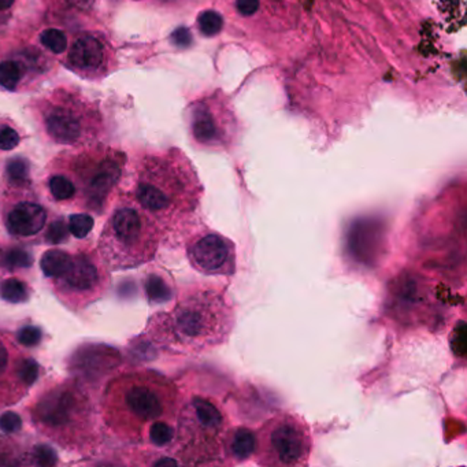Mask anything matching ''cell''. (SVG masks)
<instances>
[{
    "label": "cell",
    "instance_id": "obj_1",
    "mask_svg": "<svg viewBox=\"0 0 467 467\" xmlns=\"http://www.w3.org/2000/svg\"><path fill=\"white\" fill-rule=\"evenodd\" d=\"M234 324V306L225 287L193 284L179 292L170 311L148 321L147 333L161 346L202 353L225 344Z\"/></svg>",
    "mask_w": 467,
    "mask_h": 467
},
{
    "label": "cell",
    "instance_id": "obj_2",
    "mask_svg": "<svg viewBox=\"0 0 467 467\" xmlns=\"http://www.w3.org/2000/svg\"><path fill=\"white\" fill-rule=\"evenodd\" d=\"M204 188L178 148L144 155L134 168L129 195L164 231L186 228L200 207Z\"/></svg>",
    "mask_w": 467,
    "mask_h": 467
},
{
    "label": "cell",
    "instance_id": "obj_3",
    "mask_svg": "<svg viewBox=\"0 0 467 467\" xmlns=\"http://www.w3.org/2000/svg\"><path fill=\"white\" fill-rule=\"evenodd\" d=\"M179 406L181 395L173 380L155 370H136L107 382L100 399V416L121 441L141 444L151 423L175 422Z\"/></svg>",
    "mask_w": 467,
    "mask_h": 467
},
{
    "label": "cell",
    "instance_id": "obj_4",
    "mask_svg": "<svg viewBox=\"0 0 467 467\" xmlns=\"http://www.w3.org/2000/svg\"><path fill=\"white\" fill-rule=\"evenodd\" d=\"M26 409L37 432L64 450L88 455L102 443L96 411L77 380H60L47 385Z\"/></svg>",
    "mask_w": 467,
    "mask_h": 467
},
{
    "label": "cell",
    "instance_id": "obj_5",
    "mask_svg": "<svg viewBox=\"0 0 467 467\" xmlns=\"http://www.w3.org/2000/svg\"><path fill=\"white\" fill-rule=\"evenodd\" d=\"M164 236L161 227L130 196H125L109 215L98 249L110 270L133 269L155 258Z\"/></svg>",
    "mask_w": 467,
    "mask_h": 467
},
{
    "label": "cell",
    "instance_id": "obj_6",
    "mask_svg": "<svg viewBox=\"0 0 467 467\" xmlns=\"http://www.w3.org/2000/svg\"><path fill=\"white\" fill-rule=\"evenodd\" d=\"M231 423L211 399L191 396L181 403L169 451L179 465H224V440Z\"/></svg>",
    "mask_w": 467,
    "mask_h": 467
},
{
    "label": "cell",
    "instance_id": "obj_7",
    "mask_svg": "<svg viewBox=\"0 0 467 467\" xmlns=\"http://www.w3.org/2000/svg\"><path fill=\"white\" fill-rule=\"evenodd\" d=\"M126 165L123 152L105 147H91L78 152L62 154L50 165L71 181L74 206L94 214H103L117 189Z\"/></svg>",
    "mask_w": 467,
    "mask_h": 467
},
{
    "label": "cell",
    "instance_id": "obj_8",
    "mask_svg": "<svg viewBox=\"0 0 467 467\" xmlns=\"http://www.w3.org/2000/svg\"><path fill=\"white\" fill-rule=\"evenodd\" d=\"M40 267L55 296L73 311L100 299L110 285L109 267L91 248L77 252L51 248L43 254Z\"/></svg>",
    "mask_w": 467,
    "mask_h": 467
},
{
    "label": "cell",
    "instance_id": "obj_9",
    "mask_svg": "<svg viewBox=\"0 0 467 467\" xmlns=\"http://www.w3.org/2000/svg\"><path fill=\"white\" fill-rule=\"evenodd\" d=\"M39 119L50 140L63 146H81L102 132V114L80 92L58 88L36 105Z\"/></svg>",
    "mask_w": 467,
    "mask_h": 467
},
{
    "label": "cell",
    "instance_id": "obj_10",
    "mask_svg": "<svg viewBox=\"0 0 467 467\" xmlns=\"http://www.w3.org/2000/svg\"><path fill=\"white\" fill-rule=\"evenodd\" d=\"M254 462L262 467L308 466L312 451L311 429L300 415L283 411L255 432Z\"/></svg>",
    "mask_w": 467,
    "mask_h": 467
},
{
    "label": "cell",
    "instance_id": "obj_11",
    "mask_svg": "<svg viewBox=\"0 0 467 467\" xmlns=\"http://www.w3.org/2000/svg\"><path fill=\"white\" fill-rule=\"evenodd\" d=\"M391 227L381 215H360L351 221L343 237L344 259L359 272H373L389 251Z\"/></svg>",
    "mask_w": 467,
    "mask_h": 467
},
{
    "label": "cell",
    "instance_id": "obj_12",
    "mask_svg": "<svg viewBox=\"0 0 467 467\" xmlns=\"http://www.w3.org/2000/svg\"><path fill=\"white\" fill-rule=\"evenodd\" d=\"M189 129L196 144L209 150H228L234 143L237 119L220 92L196 100L189 110Z\"/></svg>",
    "mask_w": 467,
    "mask_h": 467
},
{
    "label": "cell",
    "instance_id": "obj_13",
    "mask_svg": "<svg viewBox=\"0 0 467 467\" xmlns=\"http://www.w3.org/2000/svg\"><path fill=\"white\" fill-rule=\"evenodd\" d=\"M40 376L39 363L0 332V409L18 403Z\"/></svg>",
    "mask_w": 467,
    "mask_h": 467
},
{
    "label": "cell",
    "instance_id": "obj_14",
    "mask_svg": "<svg viewBox=\"0 0 467 467\" xmlns=\"http://www.w3.org/2000/svg\"><path fill=\"white\" fill-rule=\"evenodd\" d=\"M186 256L191 266L204 276L231 277L237 269L234 241L207 228L189 237L186 241Z\"/></svg>",
    "mask_w": 467,
    "mask_h": 467
},
{
    "label": "cell",
    "instance_id": "obj_15",
    "mask_svg": "<svg viewBox=\"0 0 467 467\" xmlns=\"http://www.w3.org/2000/svg\"><path fill=\"white\" fill-rule=\"evenodd\" d=\"M113 59L112 46L105 37L94 33H81L67 47L64 64L84 78H96L110 70Z\"/></svg>",
    "mask_w": 467,
    "mask_h": 467
},
{
    "label": "cell",
    "instance_id": "obj_16",
    "mask_svg": "<svg viewBox=\"0 0 467 467\" xmlns=\"http://www.w3.org/2000/svg\"><path fill=\"white\" fill-rule=\"evenodd\" d=\"M430 288L415 274L403 273L395 279L388 288L387 310L389 317L402 324H412L421 319V314L432 304Z\"/></svg>",
    "mask_w": 467,
    "mask_h": 467
},
{
    "label": "cell",
    "instance_id": "obj_17",
    "mask_svg": "<svg viewBox=\"0 0 467 467\" xmlns=\"http://www.w3.org/2000/svg\"><path fill=\"white\" fill-rule=\"evenodd\" d=\"M47 209L30 199L12 202L4 210L3 221L10 236L18 240L33 238L47 227Z\"/></svg>",
    "mask_w": 467,
    "mask_h": 467
},
{
    "label": "cell",
    "instance_id": "obj_18",
    "mask_svg": "<svg viewBox=\"0 0 467 467\" xmlns=\"http://www.w3.org/2000/svg\"><path fill=\"white\" fill-rule=\"evenodd\" d=\"M255 432L247 426H229L224 440V465H240L252 458Z\"/></svg>",
    "mask_w": 467,
    "mask_h": 467
},
{
    "label": "cell",
    "instance_id": "obj_19",
    "mask_svg": "<svg viewBox=\"0 0 467 467\" xmlns=\"http://www.w3.org/2000/svg\"><path fill=\"white\" fill-rule=\"evenodd\" d=\"M29 67L24 60L18 58H6L0 60V88L14 92L17 91L28 73Z\"/></svg>",
    "mask_w": 467,
    "mask_h": 467
},
{
    "label": "cell",
    "instance_id": "obj_20",
    "mask_svg": "<svg viewBox=\"0 0 467 467\" xmlns=\"http://www.w3.org/2000/svg\"><path fill=\"white\" fill-rule=\"evenodd\" d=\"M144 291H146L148 301L152 304L166 303L175 294L173 283H170V280L165 274L157 273V272L146 276Z\"/></svg>",
    "mask_w": 467,
    "mask_h": 467
},
{
    "label": "cell",
    "instance_id": "obj_21",
    "mask_svg": "<svg viewBox=\"0 0 467 467\" xmlns=\"http://www.w3.org/2000/svg\"><path fill=\"white\" fill-rule=\"evenodd\" d=\"M6 181L12 191H24L30 185V168L26 159L12 158L6 166Z\"/></svg>",
    "mask_w": 467,
    "mask_h": 467
},
{
    "label": "cell",
    "instance_id": "obj_22",
    "mask_svg": "<svg viewBox=\"0 0 467 467\" xmlns=\"http://www.w3.org/2000/svg\"><path fill=\"white\" fill-rule=\"evenodd\" d=\"M175 437V422L157 421L147 429L146 441L157 448H170Z\"/></svg>",
    "mask_w": 467,
    "mask_h": 467
},
{
    "label": "cell",
    "instance_id": "obj_23",
    "mask_svg": "<svg viewBox=\"0 0 467 467\" xmlns=\"http://www.w3.org/2000/svg\"><path fill=\"white\" fill-rule=\"evenodd\" d=\"M0 297L12 304L25 303L30 297V288L24 280L18 277H8L0 283Z\"/></svg>",
    "mask_w": 467,
    "mask_h": 467
},
{
    "label": "cell",
    "instance_id": "obj_24",
    "mask_svg": "<svg viewBox=\"0 0 467 467\" xmlns=\"http://www.w3.org/2000/svg\"><path fill=\"white\" fill-rule=\"evenodd\" d=\"M0 265L7 270L29 269L33 265V256L25 248L10 247L0 252Z\"/></svg>",
    "mask_w": 467,
    "mask_h": 467
},
{
    "label": "cell",
    "instance_id": "obj_25",
    "mask_svg": "<svg viewBox=\"0 0 467 467\" xmlns=\"http://www.w3.org/2000/svg\"><path fill=\"white\" fill-rule=\"evenodd\" d=\"M40 43L44 49L55 55H62L69 47L67 36L57 28H47L40 33Z\"/></svg>",
    "mask_w": 467,
    "mask_h": 467
},
{
    "label": "cell",
    "instance_id": "obj_26",
    "mask_svg": "<svg viewBox=\"0 0 467 467\" xmlns=\"http://www.w3.org/2000/svg\"><path fill=\"white\" fill-rule=\"evenodd\" d=\"M197 28L202 35L211 37L218 35L224 28V18L220 12L214 10H207L200 12L197 18Z\"/></svg>",
    "mask_w": 467,
    "mask_h": 467
},
{
    "label": "cell",
    "instance_id": "obj_27",
    "mask_svg": "<svg viewBox=\"0 0 467 467\" xmlns=\"http://www.w3.org/2000/svg\"><path fill=\"white\" fill-rule=\"evenodd\" d=\"M95 221L89 213H78L71 214L67 220L69 234H73L76 238H85L94 229Z\"/></svg>",
    "mask_w": 467,
    "mask_h": 467
},
{
    "label": "cell",
    "instance_id": "obj_28",
    "mask_svg": "<svg viewBox=\"0 0 467 467\" xmlns=\"http://www.w3.org/2000/svg\"><path fill=\"white\" fill-rule=\"evenodd\" d=\"M28 458V464L35 466H55L58 464V455L55 450L46 444L35 446Z\"/></svg>",
    "mask_w": 467,
    "mask_h": 467
},
{
    "label": "cell",
    "instance_id": "obj_29",
    "mask_svg": "<svg viewBox=\"0 0 467 467\" xmlns=\"http://www.w3.org/2000/svg\"><path fill=\"white\" fill-rule=\"evenodd\" d=\"M15 339L21 346L35 349L43 340V331L36 325H24L15 333Z\"/></svg>",
    "mask_w": 467,
    "mask_h": 467
},
{
    "label": "cell",
    "instance_id": "obj_30",
    "mask_svg": "<svg viewBox=\"0 0 467 467\" xmlns=\"http://www.w3.org/2000/svg\"><path fill=\"white\" fill-rule=\"evenodd\" d=\"M69 229H67V224L62 220H54L46 229V234H44V240L50 244H60L63 241H66L69 238Z\"/></svg>",
    "mask_w": 467,
    "mask_h": 467
},
{
    "label": "cell",
    "instance_id": "obj_31",
    "mask_svg": "<svg viewBox=\"0 0 467 467\" xmlns=\"http://www.w3.org/2000/svg\"><path fill=\"white\" fill-rule=\"evenodd\" d=\"M22 429V418L14 411H6L0 415V430L4 434H15Z\"/></svg>",
    "mask_w": 467,
    "mask_h": 467
},
{
    "label": "cell",
    "instance_id": "obj_32",
    "mask_svg": "<svg viewBox=\"0 0 467 467\" xmlns=\"http://www.w3.org/2000/svg\"><path fill=\"white\" fill-rule=\"evenodd\" d=\"M21 143V136L19 133L8 126L4 125L0 129V151H12L14 148H17Z\"/></svg>",
    "mask_w": 467,
    "mask_h": 467
},
{
    "label": "cell",
    "instance_id": "obj_33",
    "mask_svg": "<svg viewBox=\"0 0 467 467\" xmlns=\"http://www.w3.org/2000/svg\"><path fill=\"white\" fill-rule=\"evenodd\" d=\"M236 7L241 15L249 17L258 11L259 0H237Z\"/></svg>",
    "mask_w": 467,
    "mask_h": 467
},
{
    "label": "cell",
    "instance_id": "obj_34",
    "mask_svg": "<svg viewBox=\"0 0 467 467\" xmlns=\"http://www.w3.org/2000/svg\"><path fill=\"white\" fill-rule=\"evenodd\" d=\"M15 0H0V24L8 19Z\"/></svg>",
    "mask_w": 467,
    "mask_h": 467
},
{
    "label": "cell",
    "instance_id": "obj_35",
    "mask_svg": "<svg viewBox=\"0 0 467 467\" xmlns=\"http://www.w3.org/2000/svg\"><path fill=\"white\" fill-rule=\"evenodd\" d=\"M173 40L178 46H186L191 43V36L186 29H178L173 35Z\"/></svg>",
    "mask_w": 467,
    "mask_h": 467
}]
</instances>
